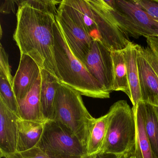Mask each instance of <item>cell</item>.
Here are the masks:
<instances>
[{"label": "cell", "mask_w": 158, "mask_h": 158, "mask_svg": "<svg viewBox=\"0 0 158 158\" xmlns=\"http://www.w3.org/2000/svg\"><path fill=\"white\" fill-rule=\"evenodd\" d=\"M113 64V91H121L130 97V89L127 78L123 51L111 52Z\"/></svg>", "instance_id": "ffe728a7"}, {"label": "cell", "mask_w": 158, "mask_h": 158, "mask_svg": "<svg viewBox=\"0 0 158 158\" xmlns=\"http://www.w3.org/2000/svg\"><path fill=\"white\" fill-rule=\"evenodd\" d=\"M55 19L63 32L71 51L84 65L93 39L85 29L75 23L66 12L60 7L55 15Z\"/></svg>", "instance_id": "9c48e42d"}, {"label": "cell", "mask_w": 158, "mask_h": 158, "mask_svg": "<svg viewBox=\"0 0 158 158\" xmlns=\"http://www.w3.org/2000/svg\"><path fill=\"white\" fill-rule=\"evenodd\" d=\"M5 158H59L46 153L45 152L36 147L26 151L16 152L8 155Z\"/></svg>", "instance_id": "d4e9b609"}, {"label": "cell", "mask_w": 158, "mask_h": 158, "mask_svg": "<svg viewBox=\"0 0 158 158\" xmlns=\"http://www.w3.org/2000/svg\"><path fill=\"white\" fill-rule=\"evenodd\" d=\"M155 107V106H154ZM155 111L156 112V114H157V116H158V107H155Z\"/></svg>", "instance_id": "4dcf8cb0"}, {"label": "cell", "mask_w": 158, "mask_h": 158, "mask_svg": "<svg viewBox=\"0 0 158 158\" xmlns=\"http://www.w3.org/2000/svg\"><path fill=\"white\" fill-rule=\"evenodd\" d=\"M136 123V138L134 148L135 158H158L152 150L146 133L140 103L132 107Z\"/></svg>", "instance_id": "d6986e66"}, {"label": "cell", "mask_w": 158, "mask_h": 158, "mask_svg": "<svg viewBox=\"0 0 158 158\" xmlns=\"http://www.w3.org/2000/svg\"><path fill=\"white\" fill-rule=\"evenodd\" d=\"M44 124L19 118L16 152L26 151L37 146L43 133Z\"/></svg>", "instance_id": "e0dca14e"}, {"label": "cell", "mask_w": 158, "mask_h": 158, "mask_svg": "<svg viewBox=\"0 0 158 158\" xmlns=\"http://www.w3.org/2000/svg\"><path fill=\"white\" fill-rule=\"evenodd\" d=\"M41 75L34 87L24 98L18 101L17 115L23 120L45 123L40 102Z\"/></svg>", "instance_id": "5bb4252c"}, {"label": "cell", "mask_w": 158, "mask_h": 158, "mask_svg": "<svg viewBox=\"0 0 158 158\" xmlns=\"http://www.w3.org/2000/svg\"><path fill=\"white\" fill-rule=\"evenodd\" d=\"M0 76L5 77L13 86V77L11 75L8 55L2 44L0 47Z\"/></svg>", "instance_id": "484cf974"}, {"label": "cell", "mask_w": 158, "mask_h": 158, "mask_svg": "<svg viewBox=\"0 0 158 158\" xmlns=\"http://www.w3.org/2000/svg\"><path fill=\"white\" fill-rule=\"evenodd\" d=\"M17 25L13 39L21 55L32 58L41 69L49 72L60 81L54 59L53 25L55 16L19 1Z\"/></svg>", "instance_id": "6da1fadb"}, {"label": "cell", "mask_w": 158, "mask_h": 158, "mask_svg": "<svg viewBox=\"0 0 158 158\" xmlns=\"http://www.w3.org/2000/svg\"><path fill=\"white\" fill-rule=\"evenodd\" d=\"M16 3V1H7L4 0L2 1L0 11L2 13L10 14V13L15 12V4Z\"/></svg>", "instance_id": "83f0119b"}, {"label": "cell", "mask_w": 158, "mask_h": 158, "mask_svg": "<svg viewBox=\"0 0 158 158\" xmlns=\"http://www.w3.org/2000/svg\"><path fill=\"white\" fill-rule=\"evenodd\" d=\"M139 102L142 110L146 133L152 150L158 158V118L155 107L142 101Z\"/></svg>", "instance_id": "44dd1931"}, {"label": "cell", "mask_w": 158, "mask_h": 158, "mask_svg": "<svg viewBox=\"0 0 158 158\" xmlns=\"http://www.w3.org/2000/svg\"><path fill=\"white\" fill-rule=\"evenodd\" d=\"M82 158H124V157L110 153L100 152L97 154L86 155Z\"/></svg>", "instance_id": "f1b7e54d"}, {"label": "cell", "mask_w": 158, "mask_h": 158, "mask_svg": "<svg viewBox=\"0 0 158 158\" xmlns=\"http://www.w3.org/2000/svg\"><path fill=\"white\" fill-rule=\"evenodd\" d=\"M60 81L45 69H41L40 102L45 122L54 119V100Z\"/></svg>", "instance_id": "2e32d148"}, {"label": "cell", "mask_w": 158, "mask_h": 158, "mask_svg": "<svg viewBox=\"0 0 158 158\" xmlns=\"http://www.w3.org/2000/svg\"><path fill=\"white\" fill-rule=\"evenodd\" d=\"M109 7L118 27L126 35L136 39L141 36L158 38V20L141 10L133 0H115L114 7Z\"/></svg>", "instance_id": "5b68a950"}, {"label": "cell", "mask_w": 158, "mask_h": 158, "mask_svg": "<svg viewBox=\"0 0 158 158\" xmlns=\"http://www.w3.org/2000/svg\"><path fill=\"white\" fill-rule=\"evenodd\" d=\"M137 44V64L141 101L158 107V76Z\"/></svg>", "instance_id": "4fadbf2b"}, {"label": "cell", "mask_w": 158, "mask_h": 158, "mask_svg": "<svg viewBox=\"0 0 158 158\" xmlns=\"http://www.w3.org/2000/svg\"><path fill=\"white\" fill-rule=\"evenodd\" d=\"M111 52L101 42L93 40L84 64L103 89L110 93L113 91V64Z\"/></svg>", "instance_id": "ba28073f"}, {"label": "cell", "mask_w": 158, "mask_h": 158, "mask_svg": "<svg viewBox=\"0 0 158 158\" xmlns=\"http://www.w3.org/2000/svg\"><path fill=\"white\" fill-rule=\"evenodd\" d=\"M109 118V114L107 113L99 118H94L91 122L87 137L86 155H92L101 152L106 138Z\"/></svg>", "instance_id": "ac0fdd59"}, {"label": "cell", "mask_w": 158, "mask_h": 158, "mask_svg": "<svg viewBox=\"0 0 158 158\" xmlns=\"http://www.w3.org/2000/svg\"><path fill=\"white\" fill-rule=\"evenodd\" d=\"M108 113V129L101 152L124 157L135 148L136 123L133 109L126 101L119 100Z\"/></svg>", "instance_id": "277c9868"}, {"label": "cell", "mask_w": 158, "mask_h": 158, "mask_svg": "<svg viewBox=\"0 0 158 158\" xmlns=\"http://www.w3.org/2000/svg\"><path fill=\"white\" fill-rule=\"evenodd\" d=\"M19 117L0 99V152L5 158L17 152Z\"/></svg>", "instance_id": "30bf717a"}, {"label": "cell", "mask_w": 158, "mask_h": 158, "mask_svg": "<svg viewBox=\"0 0 158 158\" xmlns=\"http://www.w3.org/2000/svg\"><path fill=\"white\" fill-rule=\"evenodd\" d=\"M37 147L49 155L59 158H82L85 148L78 139L54 120L46 121Z\"/></svg>", "instance_id": "8992f818"}, {"label": "cell", "mask_w": 158, "mask_h": 158, "mask_svg": "<svg viewBox=\"0 0 158 158\" xmlns=\"http://www.w3.org/2000/svg\"><path fill=\"white\" fill-rule=\"evenodd\" d=\"M147 47L139 45V49L146 60L158 76V38L146 37Z\"/></svg>", "instance_id": "603a6c76"}, {"label": "cell", "mask_w": 158, "mask_h": 158, "mask_svg": "<svg viewBox=\"0 0 158 158\" xmlns=\"http://www.w3.org/2000/svg\"><path fill=\"white\" fill-rule=\"evenodd\" d=\"M133 106L141 101L139 75L137 64V44L130 42L123 50Z\"/></svg>", "instance_id": "9a60e30c"}, {"label": "cell", "mask_w": 158, "mask_h": 158, "mask_svg": "<svg viewBox=\"0 0 158 158\" xmlns=\"http://www.w3.org/2000/svg\"><path fill=\"white\" fill-rule=\"evenodd\" d=\"M124 158H135L134 155V150L131 153L127 154L126 156H124Z\"/></svg>", "instance_id": "f546056e"}, {"label": "cell", "mask_w": 158, "mask_h": 158, "mask_svg": "<svg viewBox=\"0 0 158 158\" xmlns=\"http://www.w3.org/2000/svg\"><path fill=\"white\" fill-rule=\"evenodd\" d=\"M0 99L10 110L17 114L19 106L12 85L2 76H0Z\"/></svg>", "instance_id": "7402d4cb"}, {"label": "cell", "mask_w": 158, "mask_h": 158, "mask_svg": "<svg viewBox=\"0 0 158 158\" xmlns=\"http://www.w3.org/2000/svg\"><path fill=\"white\" fill-rule=\"evenodd\" d=\"M54 108L53 120L72 132L85 148L89 128L94 118L87 110L82 95L60 82Z\"/></svg>", "instance_id": "3957f363"}, {"label": "cell", "mask_w": 158, "mask_h": 158, "mask_svg": "<svg viewBox=\"0 0 158 158\" xmlns=\"http://www.w3.org/2000/svg\"><path fill=\"white\" fill-rule=\"evenodd\" d=\"M56 20V19H55ZM54 59L61 78L60 82L77 90L83 96L95 98H110L83 64L71 51L57 21L53 25Z\"/></svg>", "instance_id": "7a4b0ae2"}, {"label": "cell", "mask_w": 158, "mask_h": 158, "mask_svg": "<svg viewBox=\"0 0 158 158\" xmlns=\"http://www.w3.org/2000/svg\"><path fill=\"white\" fill-rule=\"evenodd\" d=\"M41 75V68L31 57L21 55L20 63L13 80V89L17 101L24 98Z\"/></svg>", "instance_id": "8fae6325"}, {"label": "cell", "mask_w": 158, "mask_h": 158, "mask_svg": "<svg viewBox=\"0 0 158 158\" xmlns=\"http://www.w3.org/2000/svg\"><path fill=\"white\" fill-rule=\"evenodd\" d=\"M94 15L101 42L110 52L122 50L130 41L120 29L104 0H87Z\"/></svg>", "instance_id": "52a82bcc"}, {"label": "cell", "mask_w": 158, "mask_h": 158, "mask_svg": "<svg viewBox=\"0 0 158 158\" xmlns=\"http://www.w3.org/2000/svg\"><path fill=\"white\" fill-rule=\"evenodd\" d=\"M146 13L158 21V0H133Z\"/></svg>", "instance_id": "4316f807"}, {"label": "cell", "mask_w": 158, "mask_h": 158, "mask_svg": "<svg viewBox=\"0 0 158 158\" xmlns=\"http://www.w3.org/2000/svg\"><path fill=\"white\" fill-rule=\"evenodd\" d=\"M59 7L64 10L75 23L85 29L93 40L101 42L94 15L87 0H63Z\"/></svg>", "instance_id": "7c38bea8"}, {"label": "cell", "mask_w": 158, "mask_h": 158, "mask_svg": "<svg viewBox=\"0 0 158 158\" xmlns=\"http://www.w3.org/2000/svg\"><path fill=\"white\" fill-rule=\"evenodd\" d=\"M26 4L33 8L42 11L50 13L54 15L57 14L56 6L60 4L61 1L54 0H24Z\"/></svg>", "instance_id": "cb8c5ba5"}]
</instances>
